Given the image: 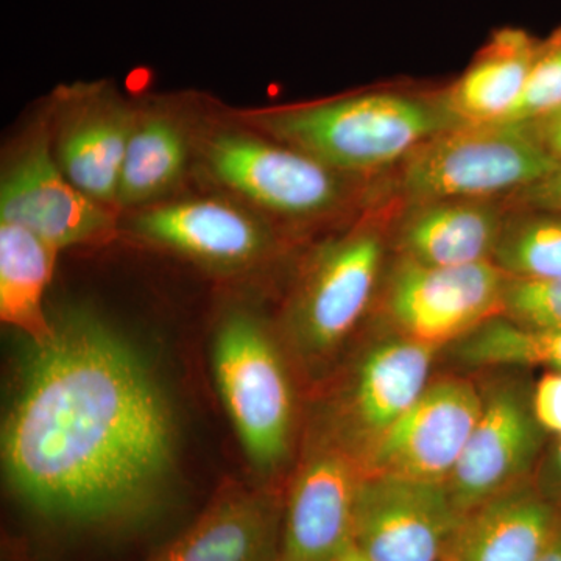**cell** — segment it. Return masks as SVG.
<instances>
[{
  "label": "cell",
  "instance_id": "obj_1",
  "mask_svg": "<svg viewBox=\"0 0 561 561\" xmlns=\"http://www.w3.org/2000/svg\"><path fill=\"white\" fill-rule=\"evenodd\" d=\"M32 343L3 424L11 489L51 522L122 527L146 518L175 459L164 391L130 343L88 312Z\"/></svg>",
  "mask_w": 561,
  "mask_h": 561
},
{
  "label": "cell",
  "instance_id": "obj_2",
  "mask_svg": "<svg viewBox=\"0 0 561 561\" xmlns=\"http://www.w3.org/2000/svg\"><path fill=\"white\" fill-rule=\"evenodd\" d=\"M225 114L342 175L381 171L404 161L421 144L456 125L442 103L390 92Z\"/></svg>",
  "mask_w": 561,
  "mask_h": 561
},
{
  "label": "cell",
  "instance_id": "obj_3",
  "mask_svg": "<svg viewBox=\"0 0 561 561\" xmlns=\"http://www.w3.org/2000/svg\"><path fill=\"white\" fill-rule=\"evenodd\" d=\"M221 114L220 124L198 127L195 161L227 197L291 221L323 219L342 208L345 175Z\"/></svg>",
  "mask_w": 561,
  "mask_h": 561
},
{
  "label": "cell",
  "instance_id": "obj_4",
  "mask_svg": "<svg viewBox=\"0 0 561 561\" xmlns=\"http://www.w3.org/2000/svg\"><path fill=\"white\" fill-rule=\"evenodd\" d=\"M560 165L527 125H454L405 158L400 186L412 205L489 201L523 192Z\"/></svg>",
  "mask_w": 561,
  "mask_h": 561
},
{
  "label": "cell",
  "instance_id": "obj_5",
  "mask_svg": "<svg viewBox=\"0 0 561 561\" xmlns=\"http://www.w3.org/2000/svg\"><path fill=\"white\" fill-rule=\"evenodd\" d=\"M214 371L251 463L275 470L289 454L294 402L278 351L250 313L234 312L221 321Z\"/></svg>",
  "mask_w": 561,
  "mask_h": 561
},
{
  "label": "cell",
  "instance_id": "obj_6",
  "mask_svg": "<svg viewBox=\"0 0 561 561\" xmlns=\"http://www.w3.org/2000/svg\"><path fill=\"white\" fill-rule=\"evenodd\" d=\"M0 220L58 251L110 241L117 210L92 201L61 171L51 147L50 111L7 154L0 176Z\"/></svg>",
  "mask_w": 561,
  "mask_h": 561
},
{
  "label": "cell",
  "instance_id": "obj_7",
  "mask_svg": "<svg viewBox=\"0 0 561 561\" xmlns=\"http://www.w3.org/2000/svg\"><path fill=\"white\" fill-rule=\"evenodd\" d=\"M518 375L504 373L481 386V413L446 481L463 515L531 481L548 448L531 405L534 386Z\"/></svg>",
  "mask_w": 561,
  "mask_h": 561
},
{
  "label": "cell",
  "instance_id": "obj_8",
  "mask_svg": "<svg viewBox=\"0 0 561 561\" xmlns=\"http://www.w3.org/2000/svg\"><path fill=\"white\" fill-rule=\"evenodd\" d=\"M507 279L493 261L438 267L402 257L391 273L387 312L404 337L443 348L501 317Z\"/></svg>",
  "mask_w": 561,
  "mask_h": 561
},
{
  "label": "cell",
  "instance_id": "obj_9",
  "mask_svg": "<svg viewBox=\"0 0 561 561\" xmlns=\"http://www.w3.org/2000/svg\"><path fill=\"white\" fill-rule=\"evenodd\" d=\"M463 516L446 482L364 474L354 545L370 561H446Z\"/></svg>",
  "mask_w": 561,
  "mask_h": 561
},
{
  "label": "cell",
  "instance_id": "obj_10",
  "mask_svg": "<svg viewBox=\"0 0 561 561\" xmlns=\"http://www.w3.org/2000/svg\"><path fill=\"white\" fill-rule=\"evenodd\" d=\"M482 405L467 378L435 379L408 412L360 456L365 474L446 482L465 451Z\"/></svg>",
  "mask_w": 561,
  "mask_h": 561
},
{
  "label": "cell",
  "instance_id": "obj_11",
  "mask_svg": "<svg viewBox=\"0 0 561 561\" xmlns=\"http://www.w3.org/2000/svg\"><path fill=\"white\" fill-rule=\"evenodd\" d=\"M49 111L51 147L61 171L92 201L119 213L122 162L139 110L102 81L60 88Z\"/></svg>",
  "mask_w": 561,
  "mask_h": 561
},
{
  "label": "cell",
  "instance_id": "obj_12",
  "mask_svg": "<svg viewBox=\"0 0 561 561\" xmlns=\"http://www.w3.org/2000/svg\"><path fill=\"white\" fill-rule=\"evenodd\" d=\"M127 228L140 241L219 272L247 271L272 247L261 214L230 197L157 203L135 210Z\"/></svg>",
  "mask_w": 561,
  "mask_h": 561
},
{
  "label": "cell",
  "instance_id": "obj_13",
  "mask_svg": "<svg viewBox=\"0 0 561 561\" xmlns=\"http://www.w3.org/2000/svg\"><path fill=\"white\" fill-rule=\"evenodd\" d=\"M383 256L381 238L359 230L324 245L302 280L294 308L298 342L312 356L339 348L370 305Z\"/></svg>",
  "mask_w": 561,
  "mask_h": 561
},
{
  "label": "cell",
  "instance_id": "obj_14",
  "mask_svg": "<svg viewBox=\"0 0 561 561\" xmlns=\"http://www.w3.org/2000/svg\"><path fill=\"white\" fill-rule=\"evenodd\" d=\"M360 459L324 443L301 465L283 515L278 561H332L354 542Z\"/></svg>",
  "mask_w": 561,
  "mask_h": 561
},
{
  "label": "cell",
  "instance_id": "obj_15",
  "mask_svg": "<svg viewBox=\"0 0 561 561\" xmlns=\"http://www.w3.org/2000/svg\"><path fill=\"white\" fill-rule=\"evenodd\" d=\"M283 515L267 491L230 483L147 561H278Z\"/></svg>",
  "mask_w": 561,
  "mask_h": 561
},
{
  "label": "cell",
  "instance_id": "obj_16",
  "mask_svg": "<svg viewBox=\"0 0 561 561\" xmlns=\"http://www.w3.org/2000/svg\"><path fill=\"white\" fill-rule=\"evenodd\" d=\"M438 350L400 334L364 354L348 400L351 430L357 435L360 456L430 386Z\"/></svg>",
  "mask_w": 561,
  "mask_h": 561
},
{
  "label": "cell",
  "instance_id": "obj_17",
  "mask_svg": "<svg viewBox=\"0 0 561 561\" xmlns=\"http://www.w3.org/2000/svg\"><path fill=\"white\" fill-rule=\"evenodd\" d=\"M198 127L173 106L139 110L122 162L117 209L138 210L169 201L194 165Z\"/></svg>",
  "mask_w": 561,
  "mask_h": 561
},
{
  "label": "cell",
  "instance_id": "obj_18",
  "mask_svg": "<svg viewBox=\"0 0 561 561\" xmlns=\"http://www.w3.org/2000/svg\"><path fill=\"white\" fill-rule=\"evenodd\" d=\"M560 518L531 479L467 513L446 561H537Z\"/></svg>",
  "mask_w": 561,
  "mask_h": 561
},
{
  "label": "cell",
  "instance_id": "obj_19",
  "mask_svg": "<svg viewBox=\"0 0 561 561\" xmlns=\"http://www.w3.org/2000/svg\"><path fill=\"white\" fill-rule=\"evenodd\" d=\"M400 230L404 260L438 267L491 262L505 221L489 201H443L412 205Z\"/></svg>",
  "mask_w": 561,
  "mask_h": 561
},
{
  "label": "cell",
  "instance_id": "obj_20",
  "mask_svg": "<svg viewBox=\"0 0 561 561\" xmlns=\"http://www.w3.org/2000/svg\"><path fill=\"white\" fill-rule=\"evenodd\" d=\"M540 39L522 28H502L443 99L456 125L497 124L522 98Z\"/></svg>",
  "mask_w": 561,
  "mask_h": 561
},
{
  "label": "cell",
  "instance_id": "obj_21",
  "mask_svg": "<svg viewBox=\"0 0 561 561\" xmlns=\"http://www.w3.org/2000/svg\"><path fill=\"white\" fill-rule=\"evenodd\" d=\"M57 254L32 231L0 220V319L32 343L49 341L54 334L44 297Z\"/></svg>",
  "mask_w": 561,
  "mask_h": 561
},
{
  "label": "cell",
  "instance_id": "obj_22",
  "mask_svg": "<svg viewBox=\"0 0 561 561\" xmlns=\"http://www.w3.org/2000/svg\"><path fill=\"white\" fill-rule=\"evenodd\" d=\"M453 356L472 368L542 367L561 373V331H531L496 317L454 343Z\"/></svg>",
  "mask_w": 561,
  "mask_h": 561
},
{
  "label": "cell",
  "instance_id": "obj_23",
  "mask_svg": "<svg viewBox=\"0 0 561 561\" xmlns=\"http://www.w3.org/2000/svg\"><path fill=\"white\" fill-rule=\"evenodd\" d=\"M494 264L515 278L561 276V213L529 208L505 221Z\"/></svg>",
  "mask_w": 561,
  "mask_h": 561
},
{
  "label": "cell",
  "instance_id": "obj_24",
  "mask_svg": "<svg viewBox=\"0 0 561 561\" xmlns=\"http://www.w3.org/2000/svg\"><path fill=\"white\" fill-rule=\"evenodd\" d=\"M561 110V27L541 41L522 98L497 124L534 125Z\"/></svg>",
  "mask_w": 561,
  "mask_h": 561
},
{
  "label": "cell",
  "instance_id": "obj_25",
  "mask_svg": "<svg viewBox=\"0 0 561 561\" xmlns=\"http://www.w3.org/2000/svg\"><path fill=\"white\" fill-rule=\"evenodd\" d=\"M502 319L531 331H561V276H508L502 300Z\"/></svg>",
  "mask_w": 561,
  "mask_h": 561
},
{
  "label": "cell",
  "instance_id": "obj_26",
  "mask_svg": "<svg viewBox=\"0 0 561 561\" xmlns=\"http://www.w3.org/2000/svg\"><path fill=\"white\" fill-rule=\"evenodd\" d=\"M535 416L546 434L561 437V373L546 371L531 387Z\"/></svg>",
  "mask_w": 561,
  "mask_h": 561
},
{
  "label": "cell",
  "instance_id": "obj_27",
  "mask_svg": "<svg viewBox=\"0 0 561 561\" xmlns=\"http://www.w3.org/2000/svg\"><path fill=\"white\" fill-rule=\"evenodd\" d=\"M534 483L546 500L561 508V437L556 438L542 454Z\"/></svg>",
  "mask_w": 561,
  "mask_h": 561
},
{
  "label": "cell",
  "instance_id": "obj_28",
  "mask_svg": "<svg viewBox=\"0 0 561 561\" xmlns=\"http://www.w3.org/2000/svg\"><path fill=\"white\" fill-rule=\"evenodd\" d=\"M522 198L529 208L560 210L561 213V165L546 179L522 192Z\"/></svg>",
  "mask_w": 561,
  "mask_h": 561
},
{
  "label": "cell",
  "instance_id": "obj_29",
  "mask_svg": "<svg viewBox=\"0 0 561 561\" xmlns=\"http://www.w3.org/2000/svg\"><path fill=\"white\" fill-rule=\"evenodd\" d=\"M541 140L545 149L561 164V110L537 124L527 125Z\"/></svg>",
  "mask_w": 561,
  "mask_h": 561
},
{
  "label": "cell",
  "instance_id": "obj_30",
  "mask_svg": "<svg viewBox=\"0 0 561 561\" xmlns=\"http://www.w3.org/2000/svg\"><path fill=\"white\" fill-rule=\"evenodd\" d=\"M537 561H561V518Z\"/></svg>",
  "mask_w": 561,
  "mask_h": 561
},
{
  "label": "cell",
  "instance_id": "obj_31",
  "mask_svg": "<svg viewBox=\"0 0 561 561\" xmlns=\"http://www.w3.org/2000/svg\"><path fill=\"white\" fill-rule=\"evenodd\" d=\"M332 561H370V559L353 542V545L348 546L342 553H339Z\"/></svg>",
  "mask_w": 561,
  "mask_h": 561
}]
</instances>
